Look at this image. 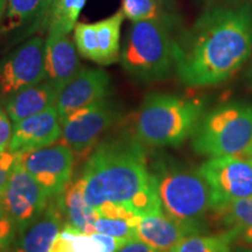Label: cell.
Returning a JSON list of instances; mask_svg holds the SVG:
<instances>
[{"mask_svg": "<svg viewBox=\"0 0 252 252\" xmlns=\"http://www.w3.org/2000/svg\"><path fill=\"white\" fill-rule=\"evenodd\" d=\"M116 252H158L149 244L140 241L139 238H132L126 241Z\"/></svg>", "mask_w": 252, "mask_h": 252, "instance_id": "obj_30", "label": "cell"}, {"mask_svg": "<svg viewBox=\"0 0 252 252\" xmlns=\"http://www.w3.org/2000/svg\"><path fill=\"white\" fill-rule=\"evenodd\" d=\"M194 232L178 220L159 212L140 216L137 225V238L158 252H172L186 236Z\"/></svg>", "mask_w": 252, "mask_h": 252, "instance_id": "obj_17", "label": "cell"}, {"mask_svg": "<svg viewBox=\"0 0 252 252\" xmlns=\"http://www.w3.org/2000/svg\"><path fill=\"white\" fill-rule=\"evenodd\" d=\"M247 80H248V83L249 86L252 88V62H251V65L250 68H249V70L247 72Z\"/></svg>", "mask_w": 252, "mask_h": 252, "instance_id": "obj_32", "label": "cell"}, {"mask_svg": "<svg viewBox=\"0 0 252 252\" xmlns=\"http://www.w3.org/2000/svg\"><path fill=\"white\" fill-rule=\"evenodd\" d=\"M150 169L163 213L200 234L214 207L212 189L200 171L167 159L154 160Z\"/></svg>", "mask_w": 252, "mask_h": 252, "instance_id": "obj_3", "label": "cell"}, {"mask_svg": "<svg viewBox=\"0 0 252 252\" xmlns=\"http://www.w3.org/2000/svg\"><path fill=\"white\" fill-rule=\"evenodd\" d=\"M172 252H173V251H172Z\"/></svg>", "mask_w": 252, "mask_h": 252, "instance_id": "obj_36", "label": "cell"}, {"mask_svg": "<svg viewBox=\"0 0 252 252\" xmlns=\"http://www.w3.org/2000/svg\"><path fill=\"white\" fill-rule=\"evenodd\" d=\"M87 0H53L42 20L48 32L69 34L76 26V21Z\"/></svg>", "mask_w": 252, "mask_h": 252, "instance_id": "obj_23", "label": "cell"}, {"mask_svg": "<svg viewBox=\"0 0 252 252\" xmlns=\"http://www.w3.org/2000/svg\"><path fill=\"white\" fill-rule=\"evenodd\" d=\"M56 201L64 219V225H69L86 234L96 232L94 222L97 213L87 202L82 178L69 182L64 190L56 196Z\"/></svg>", "mask_w": 252, "mask_h": 252, "instance_id": "obj_19", "label": "cell"}, {"mask_svg": "<svg viewBox=\"0 0 252 252\" xmlns=\"http://www.w3.org/2000/svg\"><path fill=\"white\" fill-rule=\"evenodd\" d=\"M46 80V42L34 36L0 61V91L6 97Z\"/></svg>", "mask_w": 252, "mask_h": 252, "instance_id": "obj_8", "label": "cell"}, {"mask_svg": "<svg viewBox=\"0 0 252 252\" xmlns=\"http://www.w3.org/2000/svg\"><path fill=\"white\" fill-rule=\"evenodd\" d=\"M15 234H17V226L12 220L11 216L8 215L1 196H0V241L11 245Z\"/></svg>", "mask_w": 252, "mask_h": 252, "instance_id": "obj_28", "label": "cell"}, {"mask_svg": "<svg viewBox=\"0 0 252 252\" xmlns=\"http://www.w3.org/2000/svg\"><path fill=\"white\" fill-rule=\"evenodd\" d=\"M81 178L87 202L94 210L116 206L137 216L162 212L146 151L135 134L111 137L97 145Z\"/></svg>", "mask_w": 252, "mask_h": 252, "instance_id": "obj_2", "label": "cell"}, {"mask_svg": "<svg viewBox=\"0 0 252 252\" xmlns=\"http://www.w3.org/2000/svg\"><path fill=\"white\" fill-rule=\"evenodd\" d=\"M117 116V110L106 98L84 106L61 121L63 143L74 152H86L116 122Z\"/></svg>", "mask_w": 252, "mask_h": 252, "instance_id": "obj_10", "label": "cell"}, {"mask_svg": "<svg viewBox=\"0 0 252 252\" xmlns=\"http://www.w3.org/2000/svg\"><path fill=\"white\" fill-rule=\"evenodd\" d=\"M173 49L176 72L185 86L222 83L251 55V8L241 6L207 11L184 36L174 40Z\"/></svg>", "mask_w": 252, "mask_h": 252, "instance_id": "obj_1", "label": "cell"}, {"mask_svg": "<svg viewBox=\"0 0 252 252\" xmlns=\"http://www.w3.org/2000/svg\"><path fill=\"white\" fill-rule=\"evenodd\" d=\"M213 193V210L229 201L252 196V159L248 156L212 157L198 168Z\"/></svg>", "mask_w": 252, "mask_h": 252, "instance_id": "obj_7", "label": "cell"}, {"mask_svg": "<svg viewBox=\"0 0 252 252\" xmlns=\"http://www.w3.org/2000/svg\"><path fill=\"white\" fill-rule=\"evenodd\" d=\"M59 91L48 81L18 90L6 98L5 109L13 124L56 106Z\"/></svg>", "mask_w": 252, "mask_h": 252, "instance_id": "obj_18", "label": "cell"}, {"mask_svg": "<svg viewBox=\"0 0 252 252\" xmlns=\"http://www.w3.org/2000/svg\"><path fill=\"white\" fill-rule=\"evenodd\" d=\"M247 156H248L249 158H251V159H252V147H251V150L249 151V153L247 154Z\"/></svg>", "mask_w": 252, "mask_h": 252, "instance_id": "obj_33", "label": "cell"}, {"mask_svg": "<svg viewBox=\"0 0 252 252\" xmlns=\"http://www.w3.org/2000/svg\"><path fill=\"white\" fill-rule=\"evenodd\" d=\"M4 152H5V151H4ZM1 154H2V151H1V150H0V156H1Z\"/></svg>", "mask_w": 252, "mask_h": 252, "instance_id": "obj_35", "label": "cell"}, {"mask_svg": "<svg viewBox=\"0 0 252 252\" xmlns=\"http://www.w3.org/2000/svg\"><path fill=\"white\" fill-rule=\"evenodd\" d=\"M1 200L18 231L42 214L50 196L18 159Z\"/></svg>", "mask_w": 252, "mask_h": 252, "instance_id": "obj_11", "label": "cell"}, {"mask_svg": "<svg viewBox=\"0 0 252 252\" xmlns=\"http://www.w3.org/2000/svg\"><path fill=\"white\" fill-rule=\"evenodd\" d=\"M18 159L50 198L59 196L71 181L74 152L67 145H49L32 152L18 153Z\"/></svg>", "mask_w": 252, "mask_h": 252, "instance_id": "obj_9", "label": "cell"}, {"mask_svg": "<svg viewBox=\"0 0 252 252\" xmlns=\"http://www.w3.org/2000/svg\"><path fill=\"white\" fill-rule=\"evenodd\" d=\"M80 70L77 48L68 34L48 32L46 40V81L60 94Z\"/></svg>", "mask_w": 252, "mask_h": 252, "instance_id": "obj_16", "label": "cell"}, {"mask_svg": "<svg viewBox=\"0 0 252 252\" xmlns=\"http://www.w3.org/2000/svg\"><path fill=\"white\" fill-rule=\"evenodd\" d=\"M61 137V122L56 106L14 124L8 151L27 153L49 146Z\"/></svg>", "mask_w": 252, "mask_h": 252, "instance_id": "obj_14", "label": "cell"}, {"mask_svg": "<svg viewBox=\"0 0 252 252\" xmlns=\"http://www.w3.org/2000/svg\"><path fill=\"white\" fill-rule=\"evenodd\" d=\"M173 42L161 19L134 21L121 55L123 68L139 81L166 78L175 67Z\"/></svg>", "mask_w": 252, "mask_h": 252, "instance_id": "obj_6", "label": "cell"}, {"mask_svg": "<svg viewBox=\"0 0 252 252\" xmlns=\"http://www.w3.org/2000/svg\"><path fill=\"white\" fill-rule=\"evenodd\" d=\"M213 212L226 228L234 230L237 238L252 245V196L222 203Z\"/></svg>", "mask_w": 252, "mask_h": 252, "instance_id": "obj_21", "label": "cell"}, {"mask_svg": "<svg viewBox=\"0 0 252 252\" xmlns=\"http://www.w3.org/2000/svg\"><path fill=\"white\" fill-rule=\"evenodd\" d=\"M201 100L171 94H151L135 117V137L149 146H180L194 134L203 117Z\"/></svg>", "mask_w": 252, "mask_h": 252, "instance_id": "obj_4", "label": "cell"}, {"mask_svg": "<svg viewBox=\"0 0 252 252\" xmlns=\"http://www.w3.org/2000/svg\"><path fill=\"white\" fill-rule=\"evenodd\" d=\"M63 226L62 212L56 197H52L37 219L18 230L7 252H49Z\"/></svg>", "mask_w": 252, "mask_h": 252, "instance_id": "obj_15", "label": "cell"}, {"mask_svg": "<svg viewBox=\"0 0 252 252\" xmlns=\"http://www.w3.org/2000/svg\"><path fill=\"white\" fill-rule=\"evenodd\" d=\"M235 239L237 235L231 229L216 235L193 234L186 236L173 252H231Z\"/></svg>", "mask_w": 252, "mask_h": 252, "instance_id": "obj_24", "label": "cell"}, {"mask_svg": "<svg viewBox=\"0 0 252 252\" xmlns=\"http://www.w3.org/2000/svg\"><path fill=\"white\" fill-rule=\"evenodd\" d=\"M125 242L99 232L86 234L64 225L49 252H116Z\"/></svg>", "mask_w": 252, "mask_h": 252, "instance_id": "obj_20", "label": "cell"}, {"mask_svg": "<svg viewBox=\"0 0 252 252\" xmlns=\"http://www.w3.org/2000/svg\"><path fill=\"white\" fill-rule=\"evenodd\" d=\"M53 0H8L1 32L14 31L34 21H41Z\"/></svg>", "mask_w": 252, "mask_h": 252, "instance_id": "obj_22", "label": "cell"}, {"mask_svg": "<svg viewBox=\"0 0 252 252\" xmlns=\"http://www.w3.org/2000/svg\"><path fill=\"white\" fill-rule=\"evenodd\" d=\"M17 161L18 154L8 150H6L0 156V196L4 193Z\"/></svg>", "mask_w": 252, "mask_h": 252, "instance_id": "obj_27", "label": "cell"}, {"mask_svg": "<svg viewBox=\"0 0 252 252\" xmlns=\"http://www.w3.org/2000/svg\"><path fill=\"white\" fill-rule=\"evenodd\" d=\"M124 17L121 11L98 23L76 24L74 36L77 52L98 64L108 65L117 62L119 35Z\"/></svg>", "mask_w": 252, "mask_h": 252, "instance_id": "obj_12", "label": "cell"}, {"mask_svg": "<svg viewBox=\"0 0 252 252\" xmlns=\"http://www.w3.org/2000/svg\"><path fill=\"white\" fill-rule=\"evenodd\" d=\"M122 12L132 23L160 20V9L154 0H123Z\"/></svg>", "mask_w": 252, "mask_h": 252, "instance_id": "obj_26", "label": "cell"}, {"mask_svg": "<svg viewBox=\"0 0 252 252\" xmlns=\"http://www.w3.org/2000/svg\"><path fill=\"white\" fill-rule=\"evenodd\" d=\"M11 118L7 112L0 106V150L4 152L8 149L9 141H11L13 128H12Z\"/></svg>", "mask_w": 252, "mask_h": 252, "instance_id": "obj_29", "label": "cell"}, {"mask_svg": "<svg viewBox=\"0 0 252 252\" xmlns=\"http://www.w3.org/2000/svg\"><path fill=\"white\" fill-rule=\"evenodd\" d=\"M109 89L108 72L102 69H81L60 91L56 102L60 122L84 106L105 99Z\"/></svg>", "mask_w": 252, "mask_h": 252, "instance_id": "obj_13", "label": "cell"}, {"mask_svg": "<svg viewBox=\"0 0 252 252\" xmlns=\"http://www.w3.org/2000/svg\"><path fill=\"white\" fill-rule=\"evenodd\" d=\"M243 252H252V250H247V251H243Z\"/></svg>", "mask_w": 252, "mask_h": 252, "instance_id": "obj_34", "label": "cell"}, {"mask_svg": "<svg viewBox=\"0 0 252 252\" xmlns=\"http://www.w3.org/2000/svg\"><path fill=\"white\" fill-rule=\"evenodd\" d=\"M7 1L8 0H0V20H1L5 9L7 7Z\"/></svg>", "mask_w": 252, "mask_h": 252, "instance_id": "obj_31", "label": "cell"}, {"mask_svg": "<svg viewBox=\"0 0 252 252\" xmlns=\"http://www.w3.org/2000/svg\"><path fill=\"white\" fill-rule=\"evenodd\" d=\"M140 216L132 217H108L97 215L94 230L99 234L125 239L137 238V225Z\"/></svg>", "mask_w": 252, "mask_h": 252, "instance_id": "obj_25", "label": "cell"}, {"mask_svg": "<svg viewBox=\"0 0 252 252\" xmlns=\"http://www.w3.org/2000/svg\"><path fill=\"white\" fill-rule=\"evenodd\" d=\"M191 147L200 156H247L252 147V108L223 104L203 115L191 135Z\"/></svg>", "mask_w": 252, "mask_h": 252, "instance_id": "obj_5", "label": "cell"}]
</instances>
